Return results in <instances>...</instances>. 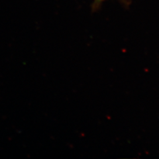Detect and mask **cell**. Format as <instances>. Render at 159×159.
Wrapping results in <instances>:
<instances>
[{
	"label": "cell",
	"mask_w": 159,
	"mask_h": 159,
	"mask_svg": "<svg viewBox=\"0 0 159 159\" xmlns=\"http://www.w3.org/2000/svg\"><path fill=\"white\" fill-rule=\"evenodd\" d=\"M104 0H94V3L93 4V7L94 8H96L97 7H98L99 5H100Z\"/></svg>",
	"instance_id": "6da1fadb"
}]
</instances>
